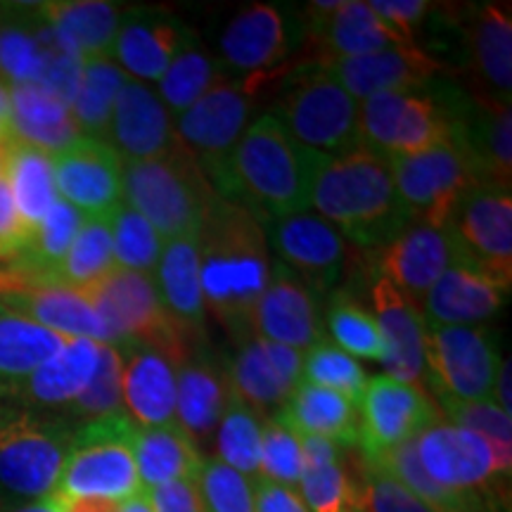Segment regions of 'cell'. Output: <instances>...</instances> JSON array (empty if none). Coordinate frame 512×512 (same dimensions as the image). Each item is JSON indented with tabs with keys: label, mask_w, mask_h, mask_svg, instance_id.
I'll use <instances>...</instances> for the list:
<instances>
[{
	"label": "cell",
	"mask_w": 512,
	"mask_h": 512,
	"mask_svg": "<svg viewBox=\"0 0 512 512\" xmlns=\"http://www.w3.org/2000/svg\"><path fill=\"white\" fill-rule=\"evenodd\" d=\"M358 411V451L361 456H380L406 441H413L422 430L441 418L422 387L394 380L387 375L370 377Z\"/></svg>",
	"instance_id": "obj_16"
},
{
	"label": "cell",
	"mask_w": 512,
	"mask_h": 512,
	"mask_svg": "<svg viewBox=\"0 0 512 512\" xmlns=\"http://www.w3.org/2000/svg\"><path fill=\"white\" fill-rule=\"evenodd\" d=\"M302 361L299 351L247 335L238 339V349L226 361L230 389L261 418H271L302 384Z\"/></svg>",
	"instance_id": "obj_17"
},
{
	"label": "cell",
	"mask_w": 512,
	"mask_h": 512,
	"mask_svg": "<svg viewBox=\"0 0 512 512\" xmlns=\"http://www.w3.org/2000/svg\"><path fill=\"white\" fill-rule=\"evenodd\" d=\"M373 318L384 342L382 366L387 377L422 387L425 382L427 323L422 311L406 299L384 275L370 285Z\"/></svg>",
	"instance_id": "obj_26"
},
{
	"label": "cell",
	"mask_w": 512,
	"mask_h": 512,
	"mask_svg": "<svg viewBox=\"0 0 512 512\" xmlns=\"http://www.w3.org/2000/svg\"><path fill=\"white\" fill-rule=\"evenodd\" d=\"M278 418L299 437H323L349 448L358 441L356 403L332 389L302 382L280 408Z\"/></svg>",
	"instance_id": "obj_39"
},
{
	"label": "cell",
	"mask_w": 512,
	"mask_h": 512,
	"mask_svg": "<svg viewBox=\"0 0 512 512\" xmlns=\"http://www.w3.org/2000/svg\"><path fill=\"white\" fill-rule=\"evenodd\" d=\"M458 264L475 268L503 290L512 285V195L510 188L475 185L446 223Z\"/></svg>",
	"instance_id": "obj_11"
},
{
	"label": "cell",
	"mask_w": 512,
	"mask_h": 512,
	"mask_svg": "<svg viewBox=\"0 0 512 512\" xmlns=\"http://www.w3.org/2000/svg\"><path fill=\"white\" fill-rule=\"evenodd\" d=\"M491 401L498 408H503L505 413H512V396H510V358H501V366H498L494 389H491Z\"/></svg>",
	"instance_id": "obj_59"
},
{
	"label": "cell",
	"mask_w": 512,
	"mask_h": 512,
	"mask_svg": "<svg viewBox=\"0 0 512 512\" xmlns=\"http://www.w3.org/2000/svg\"><path fill=\"white\" fill-rule=\"evenodd\" d=\"M124 202L150 221L159 238L200 235L216 192L181 145L162 157L121 166Z\"/></svg>",
	"instance_id": "obj_4"
},
{
	"label": "cell",
	"mask_w": 512,
	"mask_h": 512,
	"mask_svg": "<svg viewBox=\"0 0 512 512\" xmlns=\"http://www.w3.org/2000/svg\"><path fill=\"white\" fill-rule=\"evenodd\" d=\"M302 439L299 496L309 512H363L358 482L347 467L344 446L323 437Z\"/></svg>",
	"instance_id": "obj_33"
},
{
	"label": "cell",
	"mask_w": 512,
	"mask_h": 512,
	"mask_svg": "<svg viewBox=\"0 0 512 512\" xmlns=\"http://www.w3.org/2000/svg\"><path fill=\"white\" fill-rule=\"evenodd\" d=\"M264 230L278 264L297 275L316 297H328L337 290L347 264V240L332 223L306 209L268 221Z\"/></svg>",
	"instance_id": "obj_15"
},
{
	"label": "cell",
	"mask_w": 512,
	"mask_h": 512,
	"mask_svg": "<svg viewBox=\"0 0 512 512\" xmlns=\"http://www.w3.org/2000/svg\"><path fill=\"white\" fill-rule=\"evenodd\" d=\"M387 159L396 192L411 221L446 226L467 192L475 185H484L472 159L456 140H446L415 155H392Z\"/></svg>",
	"instance_id": "obj_10"
},
{
	"label": "cell",
	"mask_w": 512,
	"mask_h": 512,
	"mask_svg": "<svg viewBox=\"0 0 512 512\" xmlns=\"http://www.w3.org/2000/svg\"><path fill=\"white\" fill-rule=\"evenodd\" d=\"M67 339L0 302V401L53 358Z\"/></svg>",
	"instance_id": "obj_40"
},
{
	"label": "cell",
	"mask_w": 512,
	"mask_h": 512,
	"mask_svg": "<svg viewBox=\"0 0 512 512\" xmlns=\"http://www.w3.org/2000/svg\"><path fill=\"white\" fill-rule=\"evenodd\" d=\"M31 230L24 226L22 216L12 200L8 183L5 178L0 181V266L8 264L10 259L22 252V247L27 245Z\"/></svg>",
	"instance_id": "obj_56"
},
{
	"label": "cell",
	"mask_w": 512,
	"mask_h": 512,
	"mask_svg": "<svg viewBox=\"0 0 512 512\" xmlns=\"http://www.w3.org/2000/svg\"><path fill=\"white\" fill-rule=\"evenodd\" d=\"M498 366L501 354L491 330L482 325H427L425 380L437 399H491Z\"/></svg>",
	"instance_id": "obj_12"
},
{
	"label": "cell",
	"mask_w": 512,
	"mask_h": 512,
	"mask_svg": "<svg viewBox=\"0 0 512 512\" xmlns=\"http://www.w3.org/2000/svg\"><path fill=\"white\" fill-rule=\"evenodd\" d=\"M0 302L60 337H81L93 339L98 344H110L105 323H102L93 306L88 304V299L79 290H72V287H31V290L0 294Z\"/></svg>",
	"instance_id": "obj_34"
},
{
	"label": "cell",
	"mask_w": 512,
	"mask_h": 512,
	"mask_svg": "<svg viewBox=\"0 0 512 512\" xmlns=\"http://www.w3.org/2000/svg\"><path fill=\"white\" fill-rule=\"evenodd\" d=\"M261 432H264V418L230 389L226 413L214 434L216 460L245 477L249 484L261 479Z\"/></svg>",
	"instance_id": "obj_46"
},
{
	"label": "cell",
	"mask_w": 512,
	"mask_h": 512,
	"mask_svg": "<svg viewBox=\"0 0 512 512\" xmlns=\"http://www.w3.org/2000/svg\"><path fill=\"white\" fill-rule=\"evenodd\" d=\"M133 427L126 413L74 427L72 448L53 491L57 501L105 498L121 503L140 494L143 486L131 451Z\"/></svg>",
	"instance_id": "obj_7"
},
{
	"label": "cell",
	"mask_w": 512,
	"mask_h": 512,
	"mask_svg": "<svg viewBox=\"0 0 512 512\" xmlns=\"http://www.w3.org/2000/svg\"><path fill=\"white\" fill-rule=\"evenodd\" d=\"M294 48V17L280 5L256 3L238 12L219 38L221 64L249 81H261Z\"/></svg>",
	"instance_id": "obj_18"
},
{
	"label": "cell",
	"mask_w": 512,
	"mask_h": 512,
	"mask_svg": "<svg viewBox=\"0 0 512 512\" xmlns=\"http://www.w3.org/2000/svg\"><path fill=\"white\" fill-rule=\"evenodd\" d=\"M117 152L102 140L81 138L53 157L57 197L83 216H110L124 202Z\"/></svg>",
	"instance_id": "obj_21"
},
{
	"label": "cell",
	"mask_w": 512,
	"mask_h": 512,
	"mask_svg": "<svg viewBox=\"0 0 512 512\" xmlns=\"http://www.w3.org/2000/svg\"><path fill=\"white\" fill-rule=\"evenodd\" d=\"M72 437L67 420L0 401V501L53 496Z\"/></svg>",
	"instance_id": "obj_5"
},
{
	"label": "cell",
	"mask_w": 512,
	"mask_h": 512,
	"mask_svg": "<svg viewBox=\"0 0 512 512\" xmlns=\"http://www.w3.org/2000/svg\"><path fill=\"white\" fill-rule=\"evenodd\" d=\"M453 261L456 256L446 226L411 221L387 247L380 249L377 268L403 297L420 309L425 294Z\"/></svg>",
	"instance_id": "obj_27"
},
{
	"label": "cell",
	"mask_w": 512,
	"mask_h": 512,
	"mask_svg": "<svg viewBox=\"0 0 512 512\" xmlns=\"http://www.w3.org/2000/svg\"><path fill=\"white\" fill-rule=\"evenodd\" d=\"M271 268L264 223L242 204L216 195L200 230V278L207 313L230 335H252L249 320Z\"/></svg>",
	"instance_id": "obj_1"
},
{
	"label": "cell",
	"mask_w": 512,
	"mask_h": 512,
	"mask_svg": "<svg viewBox=\"0 0 512 512\" xmlns=\"http://www.w3.org/2000/svg\"><path fill=\"white\" fill-rule=\"evenodd\" d=\"M110 228L117 266L155 278L164 240L150 226V221L140 216L136 209L128 207L126 202H121L110 214Z\"/></svg>",
	"instance_id": "obj_49"
},
{
	"label": "cell",
	"mask_w": 512,
	"mask_h": 512,
	"mask_svg": "<svg viewBox=\"0 0 512 512\" xmlns=\"http://www.w3.org/2000/svg\"><path fill=\"white\" fill-rule=\"evenodd\" d=\"M0 145H12V107H10V86L0 81Z\"/></svg>",
	"instance_id": "obj_61"
},
{
	"label": "cell",
	"mask_w": 512,
	"mask_h": 512,
	"mask_svg": "<svg viewBox=\"0 0 512 512\" xmlns=\"http://www.w3.org/2000/svg\"><path fill=\"white\" fill-rule=\"evenodd\" d=\"M53 29L38 5H0V81L38 83Z\"/></svg>",
	"instance_id": "obj_37"
},
{
	"label": "cell",
	"mask_w": 512,
	"mask_h": 512,
	"mask_svg": "<svg viewBox=\"0 0 512 512\" xmlns=\"http://www.w3.org/2000/svg\"><path fill=\"white\" fill-rule=\"evenodd\" d=\"M304 34L311 38L318 50V67L342 57L370 55L377 50L406 46L399 36L394 34L370 3H358V0H313L306 5Z\"/></svg>",
	"instance_id": "obj_20"
},
{
	"label": "cell",
	"mask_w": 512,
	"mask_h": 512,
	"mask_svg": "<svg viewBox=\"0 0 512 512\" xmlns=\"http://www.w3.org/2000/svg\"><path fill=\"white\" fill-rule=\"evenodd\" d=\"M467 62L475 72L479 95L510 102L512 93V22L508 5L486 3L472 10L465 27Z\"/></svg>",
	"instance_id": "obj_32"
},
{
	"label": "cell",
	"mask_w": 512,
	"mask_h": 512,
	"mask_svg": "<svg viewBox=\"0 0 512 512\" xmlns=\"http://www.w3.org/2000/svg\"><path fill=\"white\" fill-rule=\"evenodd\" d=\"M358 105L325 69H302L271 112L290 136L320 157H339L361 145Z\"/></svg>",
	"instance_id": "obj_9"
},
{
	"label": "cell",
	"mask_w": 512,
	"mask_h": 512,
	"mask_svg": "<svg viewBox=\"0 0 512 512\" xmlns=\"http://www.w3.org/2000/svg\"><path fill=\"white\" fill-rule=\"evenodd\" d=\"M131 451L143 491L181 479H197L204 463L200 448L178 425H136L131 434Z\"/></svg>",
	"instance_id": "obj_38"
},
{
	"label": "cell",
	"mask_w": 512,
	"mask_h": 512,
	"mask_svg": "<svg viewBox=\"0 0 512 512\" xmlns=\"http://www.w3.org/2000/svg\"><path fill=\"white\" fill-rule=\"evenodd\" d=\"M252 491L256 512H309L297 489L259 479L252 484Z\"/></svg>",
	"instance_id": "obj_58"
},
{
	"label": "cell",
	"mask_w": 512,
	"mask_h": 512,
	"mask_svg": "<svg viewBox=\"0 0 512 512\" xmlns=\"http://www.w3.org/2000/svg\"><path fill=\"white\" fill-rule=\"evenodd\" d=\"M441 411L451 418V425L463 427L482 437L494 453L496 475L508 479L512 472V422L510 413L498 408L491 399L484 401H456L439 396Z\"/></svg>",
	"instance_id": "obj_48"
},
{
	"label": "cell",
	"mask_w": 512,
	"mask_h": 512,
	"mask_svg": "<svg viewBox=\"0 0 512 512\" xmlns=\"http://www.w3.org/2000/svg\"><path fill=\"white\" fill-rule=\"evenodd\" d=\"M117 268L112 247L110 216H83L76 238L55 271L53 285L86 290Z\"/></svg>",
	"instance_id": "obj_45"
},
{
	"label": "cell",
	"mask_w": 512,
	"mask_h": 512,
	"mask_svg": "<svg viewBox=\"0 0 512 512\" xmlns=\"http://www.w3.org/2000/svg\"><path fill=\"white\" fill-rule=\"evenodd\" d=\"M5 162H8V147L0 145V181L5 178Z\"/></svg>",
	"instance_id": "obj_64"
},
{
	"label": "cell",
	"mask_w": 512,
	"mask_h": 512,
	"mask_svg": "<svg viewBox=\"0 0 512 512\" xmlns=\"http://www.w3.org/2000/svg\"><path fill=\"white\" fill-rule=\"evenodd\" d=\"M155 285L171 323L190 347L207 342V306L200 278V235L166 240L155 271Z\"/></svg>",
	"instance_id": "obj_28"
},
{
	"label": "cell",
	"mask_w": 512,
	"mask_h": 512,
	"mask_svg": "<svg viewBox=\"0 0 512 512\" xmlns=\"http://www.w3.org/2000/svg\"><path fill=\"white\" fill-rule=\"evenodd\" d=\"M456 83L434 79L413 91L380 93L358 105L361 145L384 157L415 155L453 138Z\"/></svg>",
	"instance_id": "obj_6"
},
{
	"label": "cell",
	"mask_w": 512,
	"mask_h": 512,
	"mask_svg": "<svg viewBox=\"0 0 512 512\" xmlns=\"http://www.w3.org/2000/svg\"><path fill=\"white\" fill-rule=\"evenodd\" d=\"M197 489L204 512H256L252 484L216 458H204Z\"/></svg>",
	"instance_id": "obj_53"
},
{
	"label": "cell",
	"mask_w": 512,
	"mask_h": 512,
	"mask_svg": "<svg viewBox=\"0 0 512 512\" xmlns=\"http://www.w3.org/2000/svg\"><path fill=\"white\" fill-rule=\"evenodd\" d=\"M192 31L181 19L157 8H133L121 15L110 57L133 81H159Z\"/></svg>",
	"instance_id": "obj_24"
},
{
	"label": "cell",
	"mask_w": 512,
	"mask_h": 512,
	"mask_svg": "<svg viewBox=\"0 0 512 512\" xmlns=\"http://www.w3.org/2000/svg\"><path fill=\"white\" fill-rule=\"evenodd\" d=\"M382 467L387 475H392L396 482L406 486L411 494L430 508L432 512H503L496 505H491L486 498L472 494V491H458L441 486L439 482L427 475L418 458V448H415V439L406 441V444L389 448V451L380 453V456H361Z\"/></svg>",
	"instance_id": "obj_41"
},
{
	"label": "cell",
	"mask_w": 512,
	"mask_h": 512,
	"mask_svg": "<svg viewBox=\"0 0 512 512\" xmlns=\"http://www.w3.org/2000/svg\"><path fill=\"white\" fill-rule=\"evenodd\" d=\"M98 358V342L81 337L67 339L53 358H48L27 380L19 382L3 401H12L38 413L60 415L91 384Z\"/></svg>",
	"instance_id": "obj_30"
},
{
	"label": "cell",
	"mask_w": 512,
	"mask_h": 512,
	"mask_svg": "<svg viewBox=\"0 0 512 512\" xmlns=\"http://www.w3.org/2000/svg\"><path fill=\"white\" fill-rule=\"evenodd\" d=\"M252 119V100L238 83H219L174 119L176 140L195 159L211 188H219L226 166Z\"/></svg>",
	"instance_id": "obj_14"
},
{
	"label": "cell",
	"mask_w": 512,
	"mask_h": 512,
	"mask_svg": "<svg viewBox=\"0 0 512 512\" xmlns=\"http://www.w3.org/2000/svg\"><path fill=\"white\" fill-rule=\"evenodd\" d=\"M370 8L406 46H415V36L430 15L432 5L425 0H375Z\"/></svg>",
	"instance_id": "obj_55"
},
{
	"label": "cell",
	"mask_w": 512,
	"mask_h": 512,
	"mask_svg": "<svg viewBox=\"0 0 512 512\" xmlns=\"http://www.w3.org/2000/svg\"><path fill=\"white\" fill-rule=\"evenodd\" d=\"M121 162L162 157L178 145L174 117L152 86L128 79L117 95L105 140Z\"/></svg>",
	"instance_id": "obj_22"
},
{
	"label": "cell",
	"mask_w": 512,
	"mask_h": 512,
	"mask_svg": "<svg viewBox=\"0 0 512 512\" xmlns=\"http://www.w3.org/2000/svg\"><path fill=\"white\" fill-rule=\"evenodd\" d=\"M157 83V95L176 119L178 114L190 110L197 100L204 98L211 88L223 83V67L219 60H214V55L202 48L200 38L192 34Z\"/></svg>",
	"instance_id": "obj_44"
},
{
	"label": "cell",
	"mask_w": 512,
	"mask_h": 512,
	"mask_svg": "<svg viewBox=\"0 0 512 512\" xmlns=\"http://www.w3.org/2000/svg\"><path fill=\"white\" fill-rule=\"evenodd\" d=\"M508 290L475 268L453 261L422 299L427 325H482L508 302Z\"/></svg>",
	"instance_id": "obj_31"
},
{
	"label": "cell",
	"mask_w": 512,
	"mask_h": 512,
	"mask_svg": "<svg viewBox=\"0 0 512 512\" xmlns=\"http://www.w3.org/2000/svg\"><path fill=\"white\" fill-rule=\"evenodd\" d=\"M64 512H119L117 501L105 498H79V501H60Z\"/></svg>",
	"instance_id": "obj_60"
},
{
	"label": "cell",
	"mask_w": 512,
	"mask_h": 512,
	"mask_svg": "<svg viewBox=\"0 0 512 512\" xmlns=\"http://www.w3.org/2000/svg\"><path fill=\"white\" fill-rule=\"evenodd\" d=\"M117 351L121 356V401L133 425H178L176 363L145 344H126Z\"/></svg>",
	"instance_id": "obj_29"
},
{
	"label": "cell",
	"mask_w": 512,
	"mask_h": 512,
	"mask_svg": "<svg viewBox=\"0 0 512 512\" xmlns=\"http://www.w3.org/2000/svg\"><path fill=\"white\" fill-rule=\"evenodd\" d=\"M81 294L105 323L110 347L145 344L162 351L176 366L190 354L192 347L171 323L150 275L117 266Z\"/></svg>",
	"instance_id": "obj_8"
},
{
	"label": "cell",
	"mask_w": 512,
	"mask_h": 512,
	"mask_svg": "<svg viewBox=\"0 0 512 512\" xmlns=\"http://www.w3.org/2000/svg\"><path fill=\"white\" fill-rule=\"evenodd\" d=\"M302 382L332 389V392L358 403L368 384V377L354 356L339 349L330 339H320L309 351H304Z\"/></svg>",
	"instance_id": "obj_51"
},
{
	"label": "cell",
	"mask_w": 512,
	"mask_h": 512,
	"mask_svg": "<svg viewBox=\"0 0 512 512\" xmlns=\"http://www.w3.org/2000/svg\"><path fill=\"white\" fill-rule=\"evenodd\" d=\"M230 399L228 366L207 344H197L176 366V422L197 448L209 446Z\"/></svg>",
	"instance_id": "obj_23"
},
{
	"label": "cell",
	"mask_w": 512,
	"mask_h": 512,
	"mask_svg": "<svg viewBox=\"0 0 512 512\" xmlns=\"http://www.w3.org/2000/svg\"><path fill=\"white\" fill-rule=\"evenodd\" d=\"M249 332L304 354L325 339L323 309L316 294L275 261L266 290L252 311Z\"/></svg>",
	"instance_id": "obj_19"
},
{
	"label": "cell",
	"mask_w": 512,
	"mask_h": 512,
	"mask_svg": "<svg viewBox=\"0 0 512 512\" xmlns=\"http://www.w3.org/2000/svg\"><path fill=\"white\" fill-rule=\"evenodd\" d=\"M320 69L335 76L351 98L363 102L373 95L413 91L439 79L444 64L415 46L377 50L370 55L342 57L323 64Z\"/></svg>",
	"instance_id": "obj_25"
},
{
	"label": "cell",
	"mask_w": 512,
	"mask_h": 512,
	"mask_svg": "<svg viewBox=\"0 0 512 512\" xmlns=\"http://www.w3.org/2000/svg\"><path fill=\"white\" fill-rule=\"evenodd\" d=\"M5 183H8L19 216L29 230H34L46 219L50 207L60 200L55 188L53 157L36 147L22 143L8 145Z\"/></svg>",
	"instance_id": "obj_42"
},
{
	"label": "cell",
	"mask_w": 512,
	"mask_h": 512,
	"mask_svg": "<svg viewBox=\"0 0 512 512\" xmlns=\"http://www.w3.org/2000/svg\"><path fill=\"white\" fill-rule=\"evenodd\" d=\"M261 479L297 489L302 479V439L278 415L264 418L261 432Z\"/></svg>",
	"instance_id": "obj_52"
},
{
	"label": "cell",
	"mask_w": 512,
	"mask_h": 512,
	"mask_svg": "<svg viewBox=\"0 0 512 512\" xmlns=\"http://www.w3.org/2000/svg\"><path fill=\"white\" fill-rule=\"evenodd\" d=\"M358 491L363 512H432L406 486L366 458L358 465Z\"/></svg>",
	"instance_id": "obj_54"
},
{
	"label": "cell",
	"mask_w": 512,
	"mask_h": 512,
	"mask_svg": "<svg viewBox=\"0 0 512 512\" xmlns=\"http://www.w3.org/2000/svg\"><path fill=\"white\" fill-rule=\"evenodd\" d=\"M415 448L434 482L448 489L472 491L508 512L510 482L496 475L494 453L479 434L439 418L415 437Z\"/></svg>",
	"instance_id": "obj_13"
},
{
	"label": "cell",
	"mask_w": 512,
	"mask_h": 512,
	"mask_svg": "<svg viewBox=\"0 0 512 512\" xmlns=\"http://www.w3.org/2000/svg\"><path fill=\"white\" fill-rule=\"evenodd\" d=\"M119 512H152L150 498H147L145 491H140V494L126 498V501H121Z\"/></svg>",
	"instance_id": "obj_63"
},
{
	"label": "cell",
	"mask_w": 512,
	"mask_h": 512,
	"mask_svg": "<svg viewBox=\"0 0 512 512\" xmlns=\"http://www.w3.org/2000/svg\"><path fill=\"white\" fill-rule=\"evenodd\" d=\"M152 512H204L197 479H181L145 491Z\"/></svg>",
	"instance_id": "obj_57"
},
{
	"label": "cell",
	"mask_w": 512,
	"mask_h": 512,
	"mask_svg": "<svg viewBox=\"0 0 512 512\" xmlns=\"http://www.w3.org/2000/svg\"><path fill=\"white\" fill-rule=\"evenodd\" d=\"M41 12L57 41L81 60L110 57L121 22V5L105 0H60L41 3Z\"/></svg>",
	"instance_id": "obj_36"
},
{
	"label": "cell",
	"mask_w": 512,
	"mask_h": 512,
	"mask_svg": "<svg viewBox=\"0 0 512 512\" xmlns=\"http://www.w3.org/2000/svg\"><path fill=\"white\" fill-rule=\"evenodd\" d=\"M119 413H124V401H121V356L110 344H100L98 368H95L91 384L57 418L67 420L72 427H79L83 422L110 418V415Z\"/></svg>",
	"instance_id": "obj_50"
},
{
	"label": "cell",
	"mask_w": 512,
	"mask_h": 512,
	"mask_svg": "<svg viewBox=\"0 0 512 512\" xmlns=\"http://www.w3.org/2000/svg\"><path fill=\"white\" fill-rule=\"evenodd\" d=\"M128 76L112 57H91L83 60L81 81L74 102L69 107L83 138L105 140L114 102Z\"/></svg>",
	"instance_id": "obj_43"
},
{
	"label": "cell",
	"mask_w": 512,
	"mask_h": 512,
	"mask_svg": "<svg viewBox=\"0 0 512 512\" xmlns=\"http://www.w3.org/2000/svg\"><path fill=\"white\" fill-rule=\"evenodd\" d=\"M323 323L328 325L330 335L335 339L332 344L347 351L349 356L373 358L382 363L384 342L380 328H377L373 313L358 302L354 294L347 290H332L328 294Z\"/></svg>",
	"instance_id": "obj_47"
},
{
	"label": "cell",
	"mask_w": 512,
	"mask_h": 512,
	"mask_svg": "<svg viewBox=\"0 0 512 512\" xmlns=\"http://www.w3.org/2000/svg\"><path fill=\"white\" fill-rule=\"evenodd\" d=\"M311 207L361 249L387 247L411 223L389 159L366 145L320 162Z\"/></svg>",
	"instance_id": "obj_3"
},
{
	"label": "cell",
	"mask_w": 512,
	"mask_h": 512,
	"mask_svg": "<svg viewBox=\"0 0 512 512\" xmlns=\"http://www.w3.org/2000/svg\"><path fill=\"white\" fill-rule=\"evenodd\" d=\"M5 512H64V508L55 496H46V498H38V501L12 505V508Z\"/></svg>",
	"instance_id": "obj_62"
},
{
	"label": "cell",
	"mask_w": 512,
	"mask_h": 512,
	"mask_svg": "<svg viewBox=\"0 0 512 512\" xmlns=\"http://www.w3.org/2000/svg\"><path fill=\"white\" fill-rule=\"evenodd\" d=\"M12 143H22L55 157L69 150L81 131L67 105L55 100L36 83L10 88Z\"/></svg>",
	"instance_id": "obj_35"
},
{
	"label": "cell",
	"mask_w": 512,
	"mask_h": 512,
	"mask_svg": "<svg viewBox=\"0 0 512 512\" xmlns=\"http://www.w3.org/2000/svg\"><path fill=\"white\" fill-rule=\"evenodd\" d=\"M323 159L299 145L273 114H261L235 145L216 195L242 204L261 223L299 214L311 207Z\"/></svg>",
	"instance_id": "obj_2"
}]
</instances>
